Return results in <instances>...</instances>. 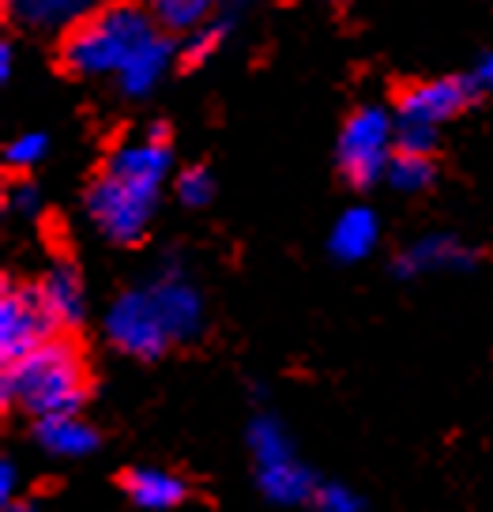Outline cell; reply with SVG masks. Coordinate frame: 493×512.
<instances>
[{
    "label": "cell",
    "mask_w": 493,
    "mask_h": 512,
    "mask_svg": "<svg viewBox=\"0 0 493 512\" xmlns=\"http://www.w3.org/2000/svg\"><path fill=\"white\" fill-rule=\"evenodd\" d=\"M223 34H226V23H204V27L189 31V42H185V61L189 64L207 61V57L219 49Z\"/></svg>",
    "instance_id": "603a6c76"
},
{
    "label": "cell",
    "mask_w": 493,
    "mask_h": 512,
    "mask_svg": "<svg viewBox=\"0 0 493 512\" xmlns=\"http://www.w3.org/2000/svg\"><path fill=\"white\" fill-rule=\"evenodd\" d=\"M46 151H49L46 132H19L16 140L8 144V151H4V162L12 170H31V166H38V162L46 159Z\"/></svg>",
    "instance_id": "44dd1931"
},
{
    "label": "cell",
    "mask_w": 493,
    "mask_h": 512,
    "mask_svg": "<svg viewBox=\"0 0 493 512\" xmlns=\"http://www.w3.org/2000/svg\"><path fill=\"white\" fill-rule=\"evenodd\" d=\"M249 448H253V456H256V467L279 464V460H290V456H294L290 433L283 430L279 418H268V415H260L249 422Z\"/></svg>",
    "instance_id": "e0dca14e"
},
{
    "label": "cell",
    "mask_w": 493,
    "mask_h": 512,
    "mask_svg": "<svg viewBox=\"0 0 493 512\" xmlns=\"http://www.w3.org/2000/svg\"><path fill=\"white\" fill-rule=\"evenodd\" d=\"M384 177H388V185L399 192H422L433 185L437 166H433V159L426 151H396Z\"/></svg>",
    "instance_id": "d6986e66"
},
{
    "label": "cell",
    "mask_w": 493,
    "mask_h": 512,
    "mask_svg": "<svg viewBox=\"0 0 493 512\" xmlns=\"http://www.w3.org/2000/svg\"><path fill=\"white\" fill-rule=\"evenodd\" d=\"M215 0H155V16L170 31H196L211 16Z\"/></svg>",
    "instance_id": "ffe728a7"
},
{
    "label": "cell",
    "mask_w": 493,
    "mask_h": 512,
    "mask_svg": "<svg viewBox=\"0 0 493 512\" xmlns=\"http://www.w3.org/2000/svg\"><path fill=\"white\" fill-rule=\"evenodd\" d=\"M53 328L57 324L42 302V290L27 287V283H4V294H0V358H4V366H12L38 351L42 343H49Z\"/></svg>",
    "instance_id": "52a82bcc"
},
{
    "label": "cell",
    "mask_w": 493,
    "mask_h": 512,
    "mask_svg": "<svg viewBox=\"0 0 493 512\" xmlns=\"http://www.w3.org/2000/svg\"><path fill=\"white\" fill-rule=\"evenodd\" d=\"M106 339L121 354H132V358H159L166 347H174V336L162 320L159 305L151 298L147 287L125 290L117 302L110 305L106 313Z\"/></svg>",
    "instance_id": "8992f818"
},
{
    "label": "cell",
    "mask_w": 493,
    "mask_h": 512,
    "mask_svg": "<svg viewBox=\"0 0 493 512\" xmlns=\"http://www.w3.org/2000/svg\"><path fill=\"white\" fill-rule=\"evenodd\" d=\"M215 196V181L207 174L204 166H192L185 174H177V200L189 204V208H204Z\"/></svg>",
    "instance_id": "7402d4cb"
},
{
    "label": "cell",
    "mask_w": 493,
    "mask_h": 512,
    "mask_svg": "<svg viewBox=\"0 0 493 512\" xmlns=\"http://www.w3.org/2000/svg\"><path fill=\"white\" fill-rule=\"evenodd\" d=\"M8 72H12V49H8V46H0V76L8 80Z\"/></svg>",
    "instance_id": "83f0119b"
},
{
    "label": "cell",
    "mask_w": 493,
    "mask_h": 512,
    "mask_svg": "<svg viewBox=\"0 0 493 512\" xmlns=\"http://www.w3.org/2000/svg\"><path fill=\"white\" fill-rule=\"evenodd\" d=\"M91 8V0H12L16 19L31 27H64L72 19H80Z\"/></svg>",
    "instance_id": "ac0fdd59"
},
{
    "label": "cell",
    "mask_w": 493,
    "mask_h": 512,
    "mask_svg": "<svg viewBox=\"0 0 493 512\" xmlns=\"http://www.w3.org/2000/svg\"><path fill=\"white\" fill-rule=\"evenodd\" d=\"M313 509L317 512H362V497L354 494L343 482H328L320 486L317 497H313Z\"/></svg>",
    "instance_id": "cb8c5ba5"
},
{
    "label": "cell",
    "mask_w": 493,
    "mask_h": 512,
    "mask_svg": "<svg viewBox=\"0 0 493 512\" xmlns=\"http://www.w3.org/2000/svg\"><path fill=\"white\" fill-rule=\"evenodd\" d=\"M4 400L23 407L27 415H76L87 400V369L76 347L49 339L27 358L4 366Z\"/></svg>",
    "instance_id": "6da1fadb"
},
{
    "label": "cell",
    "mask_w": 493,
    "mask_h": 512,
    "mask_svg": "<svg viewBox=\"0 0 493 512\" xmlns=\"http://www.w3.org/2000/svg\"><path fill=\"white\" fill-rule=\"evenodd\" d=\"M475 83H478V91H493V49L478 61L475 68Z\"/></svg>",
    "instance_id": "4316f807"
},
{
    "label": "cell",
    "mask_w": 493,
    "mask_h": 512,
    "mask_svg": "<svg viewBox=\"0 0 493 512\" xmlns=\"http://www.w3.org/2000/svg\"><path fill=\"white\" fill-rule=\"evenodd\" d=\"M38 208H42V192L34 189L31 181H16V185L8 189V211L31 219V215H38Z\"/></svg>",
    "instance_id": "d4e9b609"
},
{
    "label": "cell",
    "mask_w": 493,
    "mask_h": 512,
    "mask_svg": "<svg viewBox=\"0 0 493 512\" xmlns=\"http://www.w3.org/2000/svg\"><path fill=\"white\" fill-rule=\"evenodd\" d=\"M42 302H46L49 317L53 324L61 328V324H80L83 320V309H87V294H83V279L76 272V264H68V260H57V264H49V272L42 275Z\"/></svg>",
    "instance_id": "8fae6325"
},
{
    "label": "cell",
    "mask_w": 493,
    "mask_h": 512,
    "mask_svg": "<svg viewBox=\"0 0 493 512\" xmlns=\"http://www.w3.org/2000/svg\"><path fill=\"white\" fill-rule=\"evenodd\" d=\"M392 144H396V117L381 106H362L358 113H350L339 136V170L358 189H369L388 174V162L396 155Z\"/></svg>",
    "instance_id": "5b68a950"
},
{
    "label": "cell",
    "mask_w": 493,
    "mask_h": 512,
    "mask_svg": "<svg viewBox=\"0 0 493 512\" xmlns=\"http://www.w3.org/2000/svg\"><path fill=\"white\" fill-rule=\"evenodd\" d=\"M475 91H478L475 76H471V80L445 76V80H430V83L411 87L396 106L399 151H433L437 128L445 125L448 117H456L460 110H467Z\"/></svg>",
    "instance_id": "3957f363"
},
{
    "label": "cell",
    "mask_w": 493,
    "mask_h": 512,
    "mask_svg": "<svg viewBox=\"0 0 493 512\" xmlns=\"http://www.w3.org/2000/svg\"><path fill=\"white\" fill-rule=\"evenodd\" d=\"M34 441L46 448L49 456H64V460H80L87 452H95L98 433L80 422L76 415H46L34 426Z\"/></svg>",
    "instance_id": "9a60e30c"
},
{
    "label": "cell",
    "mask_w": 493,
    "mask_h": 512,
    "mask_svg": "<svg viewBox=\"0 0 493 512\" xmlns=\"http://www.w3.org/2000/svg\"><path fill=\"white\" fill-rule=\"evenodd\" d=\"M4 512H34V505H19V501H12V505H4Z\"/></svg>",
    "instance_id": "f1b7e54d"
},
{
    "label": "cell",
    "mask_w": 493,
    "mask_h": 512,
    "mask_svg": "<svg viewBox=\"0 0 493 512\" xmlns=\"http://www.w3.org/2000/svg\"><path fill=\"white\" fill-rule=\"evenodd\" d=\"M159 192L162 189H151V185H140V181H128V177L106 170L87 192V215H91L98 234H106L117 245H136L151 226Z\"/></svg>",
    "instance_id": "277c9868"
},
{
    "label": "cell",
    "mask_w": 493,
    "mask_h": 512,
    "mask_svg": "<svg viewBox=\"0 0 493 512\" xmlns=\"http://www.w3.org/2000/svg\"><path fill=\"white\" fill-rule=\"evenodd\" d=\"M256 482L268 501L275 505H305L309 497H317V479L305 464H298L294 456L290 460H279V464H264L256 467Z\"/></svg>",
    "instance_id": "5bb4252c"
},
{
    "label": "cell",
    "mask_w": 493,
    "mask_h": 512,
    "mask_svg": "<svg viewBox=\"0 0 493 512\" xmlns=\"http://www.w3.org/2000/svg\"><path fill=\"white\" fill-rule=\"evenodd\" d=\"M155 38V23L136 4H110L80 19L64 38L61 61L76 76H117L136 49Z\"/></svg>",
    "instance_id": "7a4b0ae2"
},
{
    "label": "cell",
    "mask_w": 493,
    "mask_h": 512,
    "mask_svg": "<svg viewBox=\"0 0 493 512\" xmlns=\"http://www.w3.org/2000/svg\"><path fill=\"white\" fill-rule=\"evenodd\" d=\"M478 264V253L467 249L460 238L452 234H430V238L414 241L407 253L396 260V275L414 279V275L430 272H471Z\"/></svg>",
    "instance_id": "30bf717a"
},
{
    "label": "cell",
    "mask_w": 493,
    "mask_h": 512,
    "mask_svg": "<svg viewBox=\"0 0 493 512\" xmlns=\"http://www.w3.org/2000/svg\"><path fill=\"white\" fill-rule=\"evenodd\" d=\"M147 290H151V298L159 305L174 343L200 336V328H204V298H200V290L192 287L189 279H181L177 272H166L162 279L147 283Z\"/></svg>",
    "instance_id": "9c48e42d"
},
{
    "label": "cell",
    "mask_w": 493,
    "mask_h": 512,
    "mask_svg": "<svg viewBox=\"0 0 493 512\" xmlns=\"http://www.w3.org/2000/svg\"><path fill=\"white\" fill-rule=\"evenodd\" d=\"M170 61H174V46H170L166 38H159V34H155V38L136 49V53L125 61V68L117 72L121 91H125L128 98L151 95V91L159 87L162 76L170 72Z\"/></svg>",
    "instance_id": "4fadbf2b"
},
{
    "label": "cell",
    "mask_w": 493,
    "mask_h": 512,
    "mask_svg": "<svg viewBox=\"0 0 493 512\" xmlns=\"http://www.w3.org/2000/svg\"><path fill=\"white\" fill-rule=\"evenodd\" d=\"M125 494L140 509L166 512L185 497V482L177 479V475H170V471H159V467H136V471L125 475Z\"/></svg>",
    "instance_id": "2e32d148"
},
{
    "label": "cell",
    "mask_w": 493,
    "mask_h": 512,
    "mask_svg": "<svg viewBox=\"0 0 493 512\" xmlns=\"http://www.w3.org/2000/svg\"><path fill=\"white\" fill-rule=\"evenodd\" d=\"M16 486H19V471H16V464H0V501L4 505H12L16 501Z\"/></svg>",
    "instance_id": "484cf974"
},
{
    "label": "cell",
    "mask_w": 493,
    "mask_h": 512,
    "mask_svg": "<svg viewBox=\"0 0 493 512\" xmlns=\"http://www.w3.org/2000/svg\"><path fill=\"white\" fill-rule=\"evenodd\" d=\"M110 174L128 177V181H140V185H151V189H162L166 177L174 170V155L166 147V128L155 125L147 128L144 136L128 140L110 155Z\"/></svg>",
    "instance_id": "ba28073f"
},
{
    "label": "cell",
    "mask_w": 493,
    "mask_h": 512,
    "mask_svg": "<svg viewBox=\"0 0 493 512\" xmlns=\"http://www.w3.org/2000/svg\"><path fill=\"white\" fill-rule=\"evenodd\" d=\"M381 241V223L369 208H347L335 219L332 234H328V253L343 264H358L366 260Z\"/></svg>",
    "instance_id": "7c38bea8"
}]
</instances>
